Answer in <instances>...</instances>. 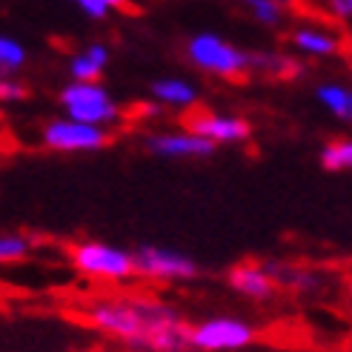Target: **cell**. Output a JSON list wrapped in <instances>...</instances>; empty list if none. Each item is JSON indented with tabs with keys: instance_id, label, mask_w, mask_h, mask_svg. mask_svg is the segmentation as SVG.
<instances>
[{
	"instance_id": "cell-8",
	"label": "cell",
	"mask_w": 352,
	"mask_h": 352,
	"mask_svg": "<svg viewBox=\"0 0 352 352\" xmlns=\"http://www.w3.org/2000/svg\"><path fill=\"white\" fill-rule=\"evenodd\" d=\"M186 129L192 135L209 140L215 149L246 144V140L252 138V123L241 115H230V112H198V115L189 118Z\"/></svg>"
},
{
	"instance_id": "cell-19",
	"label": "cell",
	"mask_w": 352,
	"mask_h": 352,
	"mask_svg": "<svg viewBox=\"0 0 352 352\" xmlns=\"http://www.w3.org/2000/svg\"><path fill=\"white\" fill-rule=\"evenodd\" d=\"M252 69L267 75H278V78H295L298 75V63L292 58L275 55V52H255L252 55Z\"/></svg>"
},
{
	"instance_id": "cell-25",
	"label": "cell",
	"mask_w": 352,
	"mask_h": 352,
	"mask_svg": "<svg viewBox=\"0 0 352 352\" xmlns=\"http://www.w3.org/2000/svg\"><path fill=\"white\" fill-rule=\"evenodd\" d=\"M3 78H6V72H0V80H3Z\"/></svg>"
},
{
	"instance_id": "cell-23",
	"label": "cell",
	"mask_w": 352,
	"mask_h": 352,
	"mask_svg": "<svg viewBox=\"0 0 352 352\" xmlns=\"http://www.w3.org/2000/svg\"><path fill=\"white\" fill-rule=\"evenodd\" d=\"M327 9H329V14L336 17V21L349 23V17H352V0H327Z\"/></svg>"
},
{
	"instance_id": "cell-5",
	"label": "cell",
	"mask_w": 352,
	"mask_h": 352,
	"mask_svg": "<svg viewBox=\"0 0 352 352\" xmlns=\"http://www.w3.org/2000/svg\"><path fill=\"white\" fill-rule=\"evenodd\" d=\"M132 267L135 275H144L152 280H166V284H181V280H195L201 275L198 261L172 250V246H155V243H144L132 252Z\"/></svg>"
},
{
	"instance_id": "cell-16",
	"label": "cell",
	"mask_w": 352,
	"mask_h": 352,
	"mask_svg": "<svg viewBox=\"0 0 352 352\" xmlns=\"http://www.w3.org/2000/svg\"><path fill=\"white\" fill-rule=\"evenodd\" d=\"M246 12L252 14V21L267 26V29H278L284 23V3L287 0H235Z\"/></svg>"
},
{
	"instance_id": "cell-14",
	"label": "cell",
	"mask_w": 352,
	"mask_h": 352,
	"mask_svg": "<svg viewBox=\"0 0 352 352\" xmlns=\"http://www.w3.org/2000/svg\"><path fill=\"white\" fill-rule=\"evenodd\" d=\"M109 46L89 43L69 60V80H98L109 66Z\"/></svg>"
},
{
	"instance_id": "cell-7",
	"label": "cell",
	"mask_w": 352,
	"mask_h": 352,
	"mask_svg": "<svg viewBox=\"0 0 352 352\" xmlns=\"http://www.w3.org/2000/svg\"><path fill=\"white\" fill-rule=\"evenodd\" d=\"M109 140H112L109 129L89 126V123H78L69 118H55L41 129V144L52 152H66V155L98 152L109 146Z\"/></svg>"
},
{
	"instance_id": "cell-1",
	"label": "cell",
	"mask_w": 352,
	"mask_h": 352,
	"mask_svg": "<svg viewBox=\"0 0 352 352\" xmlns=\"http://www.w3.org/2000/svg\"><path fill=\"white\" fill-rule=\"evenodd\" d=\"M95 329L138 352H186L189 324L178 309L152 298H107L89 307Z\"/></svg>"
},
{
	"instance_id": "cell-2",
	"label": "cell",
	"mask_w": 352,
	"mask_h": 352,
	"mask_svg": "<svg viewBox=\"0 0 352 352\" xmlns=\"http://www.w3.org/2000/svg\"><path fill=\"white\" fill-rule=\"evenodd\" d=\"M189 63L201 69L204 75H212L221 80H235L252 72V52L235 46L232 41L221 38L215 32H198L186 41Z\"/></svg>"
},
{
	"instance_id": "cell-6",
	"label": "cell",
	"mask_w": 352,
	"mask_h": 352,
	"mask_svg": "<svg viewBox=\"0 0 352 352\" xmlns=\"http://www.w3.org/2000/svg\"><path fill=\"white\" fill-rule=\"evenodd\" d=\"M258 336V329L235 318V315H215L206 318L195 327H189V349L198 352H238L243 346H250Z\"/></svg>"
},
{
	"instance_id": "cell-15",
	"label": "cell",
	"mask_w": 352,
	"mask_h": 352,
	"mask_svg": "<svg viewBox=\"0 0 352 352\" xmlns=\"http://www.w3.org/2000/svg\"><path fill=\"white\" fill-rule=\"evenodd\" d=\"M315 98H318V103L324 109H329L332 118H338L344 123L352 120V92H349V86L327 80V83H321L318 89H315Z\"/></svg>"
},
{
	"instance_id": "cell-4",
	"label": "cell",
	"mask_w": 352,
	"mask_h": 352,
	"mask_svg": "<svg viewBox=\"0 0 352 352\" xmlns=\"http://www.w3.org/2000/svg\"><path fill=\"white\" fill-rule=\"evenodd\" d=\"M69 258H72V267L86 278H98V280H107V284H120V280L135 278L132 252L112 243L80 241L72 246Z\"/></svg>"
},
{
	"instance_id": "cell-17",
	"label": "cell",
	"mask_w": 352,
	"mask_h": 352,
	"mask_svg": "<svg viewBox=\"0 0 352 352\" xmlns=\"http://www.w3.org/2000/svg\"><path fill=\"white\" fill-rule=\"evenodd\" d=\"M321 166L327 172H346L352 166V140L336 138L321 149Z\"/></svg>"
},
{
	"instance_id": "cell-11",
	"label": "cell",
	"mask_w": 352,
	"mask_h": 352,
	"mask_svg": "<svg viewBox=\"0 0 352 352\" xmlns=\"http://www.w3.org/2000/svg\"><path fill=\"white\" fill-rule=\"evenodd\" d=\"M292 46L301 52L307 58H318V60H327V58H336L341 55V38L332 29H324V26H298L292 32Z\"/></svg>"
},
{
	"instance_id": "cell-21",
	"label": "cell",
	"mask_w": 352,
	"mask_h": 352,
	"mask_svg": "<svg viewBox=\"0 0 352 352\" xmlns=\"http://www.w3.org/2000/svg\"><path fill=\"white\" fill-rule=\"evenodd\" d=\"M80 6V12L86 17H92V21H103V17H109L115 9H120L126 0H75Z\"/></svg>"
},
{
	"instance_id": "cell-22",
	"label": "cell",
	"mask_w": 352,
	"mask_h": 352,
	"mask_svg": "<svg viewBox=\"0 0 352 352\" xmlns=\"http://www.w3.org/2000/svg\"><path fill=\"white\" fill-rule=\"evenodd\" d=\"M29 89L23 80H17L14 75H6L3 80H0V103H21L26 100Z\"/></svg>"
},
{
	"instance_id": "cell-18",
	"label": "cell",
	"mask_w": 352,
	"mask_h": 352,
	"mask_svg": "<svg viewBox=\"0 0 352 352\" xmlns=\"http://www.w3.org/2000/svg\"><path fill=\"white\" fill-rule=\"evenodd\" d=\"M29 60V52L26 46L17 41V38H9V34H0V72L6 75H14L21 72Z\"/></svg>"
},
{
	"instance_id": "cell-20",
	"label": "cell",
	"mask_w": 352,
	"mask_h": 352,
	"mask_svg": "<svg viewBox=\"0 0 352 352\" xmlns=\"http://www.w3.org/2000/svg\"><path fill=\"white\" fill-rule=\"evenodd\" d=\"M32 250V241L21 232H0V263H17Z\"/></svg>"
},
{
	"instance_id": "cell-3",
	"label": "cell",
	"mask_w": 352,
	"mask_h": 352,
	"mask_svg": "<svg viewBox=\"0 0 352 352\" xmlns=\"http://www.w3.org/2000/svg\"><path fill=\"white\" fill-rule=\"evenodd\" d=\"M58 103L63 109V118L89 123V126L109 129L120 120L118 100L100 80H69L58 95Z\"/></svg>"
},
{
	"instance_id": "cell-9",
	"label": "cell",
	"mask_w": 352,
	"mask_h": 352,
	"mask_svg": "<svg viewBox=\"0 0 352 352\" xmlns=\"http://www.w3.org/2000/svg\"><path fill=\"white\" fill-rule=\"evenodd\" d=\"M144 146H146L152 155L169 157V161H201V157H212V155H215V146L209 144V140L192 135L189 129L146 135Z\"/></svg>"
},
{
	"instance_id": "cell-12",
	"label": "cell",
	"mask_w": 352,
	"mask_h": 352,
	"mask_svg": "<svg viewBox=\"0 0 352 352\" xmlns=\"http://www.w3.org/2000/svg\"><path fill=\"white\" fill-rule=\"evenodd\" d=\"M263 272L270 275V280L275 287H289L298 292H312V289H321L324 287V278L312 270L304 267H295V263H280V261H263L261 263Z\"/></svg>"
},
{
	"instance_id": "cell-10",
	"label": "cell",
	"mask_w": 352,
	"mask_h": 352,
	"mask_svg": "<svg viewBox=\"0 0 352 352\" xmlns=\"http://www.w3.org/2000/svg\"><path fill=\"white\" fill-rule=\"evenodd\" d=\"M226 284H230L238 295L252 298V301H270V298L275 295V289H278L270 280V275L263 272L261 263H252V261L235 263V267L226 272Z\"/></svg>"
},
{
	"instance_id": "cell-13",
	"label": "cell",
	"mask_w": 352,
	"mask_h": 352,
	"mask_svg": "<svg viewBox=\"0 0 352 352\" xmlns=\"http://www.w3.org/2000/svg\"><path fill=\"white\" fill-rule=\"evenodd\" d=\"M152 100L161 103V107H172V109H192L198 103V89L195 83H189L184 78H157L152 86Z\"/></svg>"
},
{
	"instance_id": "cell-24",
	"label": "cell",
	"mask_w": 352,
	"mask_h": 352,
	"mask_svg": "<svg viewBox=\"0 0 352 352\" xmlns=\"http://www.w3.org/2000/svg\"><path fill=\"white\" fill-rule=\"evenodd\" d=\"M164 112V107H161V103H144V107H140V115H146V118H157V115H161Z\"/></svg>"
}]
</instances>
